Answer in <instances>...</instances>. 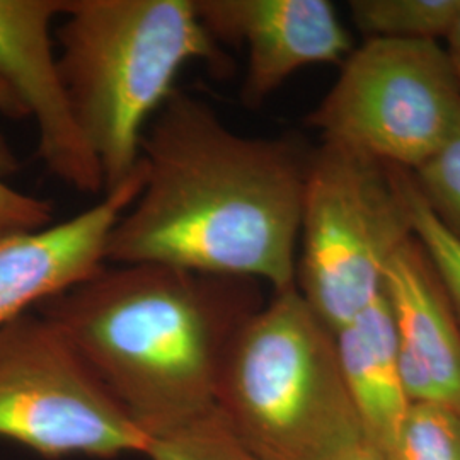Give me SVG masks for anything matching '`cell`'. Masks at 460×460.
I'll return each mask as SVG.
<instances>
[{
    "label": "cell",
    "instance_id": "obj_11",
    "mask_svg": "<svg viewBox=\"0 0 460 460\" xmlns=\"http://www.w3.org/2000/svg\"><path fill=\"white\" fill-rule=\"evenodd\" d=\"M384 294L399 340V377L410 404L460 412V324L427 251L412 234L389 260Z\"/></svg>",
    "mask_w": 460,
    "mask_h": 460
},
{
    "label": "cell",
    "instance_id": "obj_19",
    "mask_svg": "<svg viewBox=\"0 0 460 460\" xmlns=\"http://www.w3.org/2000/svg\"><path fill=\"white\" fill-rule=\"evenodd\" d=\"M0 113L13 118V119H24L30 113L24 108L22 101L17 98L16 93L0 79ZM19 171V159L9 142L0 133V180L13 176Z\"/></svg>",
    "mask_w": 460,
    "mask_h": 460
},
{
    "label": "cell",
    "instance_id": "obj_16",
    "mask_svg": "<svg viewBox=\"0 0 460 460\" xmlns=\"http://www.w3.org/2000/svg\"><path fill=\"white\" fill-rule=\"evenodd\" d=\"M401 178L408 199L412 234L427 251L460 324V239L447 229L428 207L411 172L402 169Z\"/></svg>",
    "mask_w": 460,
    "mask_h": 460
},
{
    "label": "cell",
    "instance_id": "obj_1",
    "mask_svg": "<svg viewBox=\"0 0 460 460\" xmlns=\"http://www.w3.org/2000/svg\"><path fill=\"white\" fill-rule=\"evenodd\" d=\"M314 148L296 135L232 132L174 89L142 140L144 186L110 234L106 263H157L296 288Z\"/></svg>",
    "mask_w": 460,
    "mask_h": 460
},
{
    "label": "cell",
    "instance_id": "obj_12",
    "mask_svg": "<svg viewBox=\"0 0 460 460\" xmlns=\"http://www.w3.org/2000/svg\"><path fill=\"white\" fill-rule=\"evenodd\" d=\"M334 338L365 440L384 454L410 408L399 377V340L385 294L334 332Z\"/></svg>",
    "mask_w": 460,
    "mask_h": 460
},
{
    "label": "cell",
    "instance_id": "obj_14",
    "mask_svg": "<svg viewBox=\"0 0 460 460\" xmlns=\"http://www.w3.org/2000/svg\"><path fill=\"white\" fill-rule=\"evenodd\" d=\"M384 457L460 460V412L438 402L410 404Z\"/></svg>",
    "mask_w": 460,
    "mask_h": 460
},
{
    "label": "cell",
    "instance_id": "obj_2",
    "mask_svg": "<svg viewBox=\"0 0 460 460\" xmlns=\"http://www.w3.org/2000/svg\"><path fill=\"white\" fill-rule=\"evenodd\" d=\"M264 302L256 279L106 263L36 311L150 438L214 410L230 343Z\"/></svg>",
    "mask_w": 460,
    "mask_h": 460
},
{
    "label": "cell",
    "instance_id": "obj_6",
    "mask_svg": "<svg viewBox=\"0 0 460 460\" xmlns=\"http://www.w3.org/2000/svg\"><path fill=\"white\" fill-rule=\"evenodd\" d=\"M460 84L438 41L370 38L305 123L323 144L414 171L454 132Z\"/></svg>",
    "mask_w": 460,
    "mask_h": 460
},
{
    "label": "cell",
    "instance_id": "obj_3",
    "mask_svg": "<svg viewBox=\"0 0 460 460\" xmlns=\"http://www.w3.org/2000/svg\"><path fill=\"white\" fill-rule=\"evenodd\" d=\"M58 64L104 193L140 171L148 123L174 93L182 66L229 72L195 0H66Z\"/></svg>",
    "mask_w": 460,
    "mask_h": 460
},
{
    "label": "cell",
    "instance_id": "obj_20",
    "mask_svg": "<svg viewBox=\"0 0 460 460\" xmlns=\"http://www.w3.org/2000/svg\"><path fill=\"white\" fill-rule=\"evenodd\" d=\"M447 53H448V58L452 62V66L456 70V75L459 79L460 84V17L456 22V26L452 28L450 34L447 36Z\"/></svg>",
    "mask_w": 460,
    "mask_h": 460
},
{
    "label": "cell",
    "instance_id": "obj_17",
    "mask_svg": "<svg viewBox=\"0 0 460 460\" xmlns=\"http://www.w3.org/2000/svg\"><path fill=\"white\" fill-rule=\"evenodd\" d=\"M410 172L433 214L460 239V119L444 146Z\"/></svg>",
    "mask_w": 460,
    "mask_h": 460
},
{
    "label": "cell",
    "instance_id": "obj_21",
    "mask_svg": "<svg viewBox=\"0 0 460 460\" xmlns=\"http://www.w3.org/2000/svg\"><path fill=\"white\" fill-rule=\"evenodd\" d=\"M336 460H385V457L378 448L365 440L363 444L357 445L355 448H351L345 456Z\"/></svg>",
    "mask_w": 460,
    "mask_h": 460
},
{
    "label": "cell",
    "instance_id": "obj_15",
    "mask_svg": "<svg viewBox=\"0 0 460 460\" xmlns=\"http://www.w3.org/2000/svg\"><path fill=\"white\" fill-rule=\"evenodd\" d=\"M148 460H261L239 442L217 410L150 437Z\"/></svg>",
    "mask_w": 460,
    "mask_h": 460
},
{
    "label": "cell",
    "instance_id": "obj_7",
    "mask_svg": "<svg viewBox=\"0 0 460 460\" xmlns=\"http://www.w3.org/2000/svg\"><path fill=\"white\" fill-rule=\"evenodd\" d=\"M0 438L51 460L144 454L148 440L40 311L0 326Z\"/></svg>",
    "mask_w": 460,
    "mask_h": 460
},
{
    "label": "cell",
    "instance_id": "obj_9",
    "mask_svg": "<svg viewBox=\"0 0 460 460\" xmlns=\"http://www.w3.org/2000/svg\"><path fill=\"white\" fill-rule=\"evenodd\" d=\"M205 30L222 45L244 47L243 104L254 110L300 68L343 64L353 40L328 0H195Z\"/></svg>",
    "mask_w": 460,
    "mask_h": 460
},
{
    "label": "cell",
    "instance_id": "obj_4",
    "mask_svg": "<svg viewBox=\"0 0 460 460\" xmlns=\"http://www.w3.org/2000/svg\"><path fill=\"white\" fill-rule=\"evenodd\" d=\"M215 410L261 460H336L365 442L334 332L296 287L273 292L234 336Z\"/></svg>",
    "mask_w": 460,
    "mask_h": 460
},
{
    "label": "cell",
    "instance_id": "obj_13",
    "mask_svg": "<svg viewBox=\"0 0 460 460\" xmlns=\"http://www.w3.org/2000/svg\"><path fill=\"white\" fill-rule=\"evenodd\" d=\"M348 5L367 40H447L460 17V0H351Z\"/></svg>",
    "mask_w": 460,
    "mask_h": 460
},
{
    "label": "cell",
    "instance_id": "obj_10",
    "mask_svg": "<svg viewBox=\"0 0 460 460\" xmlns=\"http://www.w3.org/2000/svg\"><path fill=\"white\" fill-rule=\"evenodd\" d=\"M144 186L130 181L60 224L0 237V326L93 277L106 264L110 234Z\"/></svg>",
    "mask_w": 460,
    "mask_h": 460
},
{
    "label": "cell",
    "instance_id": "obj_8",
    "mask_svg": "<svg viewBox=\"0 0 460 460\" xmlns=\"http://www.w3.org/2000/svg\"><path fill=\"white\" fill-rule=\"evenodd\" d=\"M66 0H0V79L22 101L38 127V155L57 180L85 195H102L98 161L68 96L53 21Z\"/></svg>",
    "mask_w": 460,
    "mask_h": 460
},
{
    "label": "cell",
    "instance_id": "obj_5",
    "mask_svg": "<svg viewBox=\"0 0 460 460\" xmlns=\"http://www.w3.org/2000/svg\"><path fill=\"white\" fill-rule=\"evenodd\" d=\"M402 169L321 144L309 163L296 287L332 332L384 294V271L412 237Z\"/></svg>",
    "mask_w": 460,
    "mask_h": 460
},
{
    "label": "cell",
    "instance_id": "obj_18",
    "mask_svg": "<svg viewBox=\"0 0 460 460\" xmlns=\"http://www.w3.org/2000/svg\"><path fill=\"white\" fill-rule=\"evenodd\" d=\"M53 224V205L0 180V237L30 232Z\"/></svg>",
    "mask_w": 460,
    "mask_h": 460
}]
</instances>
